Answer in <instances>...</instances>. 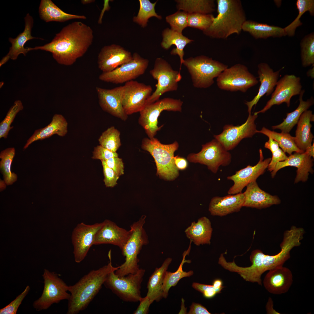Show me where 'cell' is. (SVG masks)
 Wrapping results in <instances>:
<instances>
[{
  "instance_id": "1",
  "label": "cell",
  "mask_w": 314,
  "mask_h": 314,
  "mask_svg": "<svg viewBox=\"0 0 314 314\" xmlns=\"http://www.w3.org/2000/svg\"><path fill=\"white\" fill-rule=\"evenodd\" d=\"M93 39V32L90 26L75 21L64 27L50 42L28 48L29 51L40 49L49 51L58 63L70 66L86 53Z\"/></svg>"
},
{
  "instance_id": "2",
  "label": "cell",
  "mask_w": 314,
  "mask_h": 314,
  "mask_svg": "<svg viewBox=\"0 0 314 314\" xmlns=\"http://www.w3.org/2000/svg\"><path fill=\"white\" fill-rule=\"evenodd\" d=\"M303 235L297 229L291 228L285 231L283 241L280 245L281 251L274 255L265 254L260 250L251 253L250 260L251 265L242 267L237 266L236 272L246 281L257 283L262 285V275L265 272L283 266L290 257V251L294 247L299 246Z\"/></svg>"
},
{
  "instance_id": "3",
  "label": "cell",
  "mask_w": 314,
  "mask_h": 314,
  "mask_svg": "<svg viewBox=\"0 0 314 314\" xmlns=\"http://www.w3.org/2000/svg\"><path fill=\"white\" fill-rule=\"evenodd\" d=\"M108 256L110 262L107 265L90 271L75 284L69 286L70 297L67 314H76L85 309L99 292L108 274L119 268L112 265L110 250Z\"/></svg>"
},
{
  "instance_id": "4",
  "label": "cell",
  "mask_w": 314,
  "mask_h": 314,
  "mask_svg": "<svg viewBox=\"0 0 314 314\" xmlns=\"http://www.w3.org/2000/svg\"><path fill=\"white\" fill-rule=\"evenodd\" d=\"M217 15L210 26L203 33L212 38L225 39L230 35L240 34L247 20L240 0H217Z\"/></svg>"
},
{
  "instance_id": "5",
  "label": "cell",
  "mask_w": 314,
  "mask_h": 314,
  "mask_svg": "<svg viewBox=\"0 0 314 314\" xmlns=\"http://www.w3.org/2000/svg\"><path fill=\"white\" fill-rule=\"evenodd\" d=\"M146 218V216H142L130 226L129 236L121 249L122 254L125 257V261L115 271L118 276L135 274L140 269L138 255L142 246L149 243L148 236L143 227Z\"/></svg>"
},
{
  "instance_id": "6",
  "label": "cell",
  "mask_w": 314,
  "mask_h": 314,
  "mask_svg": "<svg viewBox=\"0 0 314 314\" xmlns=\"http://www.w3.org/2000/svg\"><path fill=\"white\" fill-rule=\"evenodd\" d=\"M176 141L169 144L161 143L157 138H144L141 148L148 152L154 158L156 167L157 174L166 180L175 179L179 175L174 163V154L179 147Z\"/></svg>"
},
{
  "instance_id": "7",
  "label": "cell",
  "mask_w": 314,
  "mask_h": 314,
  "mask_svg": "<svg viewBox=\"0 0 314 314\" xmlns=\"http://www.w3.org/2000/svg\"><path fill=\"white\" fill-rule=\"evenodd\" d=\"M183 64L190 75L193 86L199 88L211 86L214 78L228 68L226 65L204 55L185 59Z\"/></svg>"
},
{
  "instance_id": "8",
  "label": "cell",
  "mask_w": 314,
  "mask_h": 314,
  "mask_svg": "<svg viewBox=\"0 0 314 314\" xmlns=\"http://www.w3.org/2000/svg\"><path fill=\"white\" fill-rule=\"evenodd\" d=\"M145 272L144 269L140 268L135 274L119 277L112 272L108 274L104 284L124 301L138 302L142 297L141 286Z\"/></svg>"
},
{
  "instance_id": "9",
  "label": "cell",
  "mask_w": 314,
  "mask_h": 314,
  "mask_svg": "<svg viewBox=\"0 0 314 314\" xmlns=\"http://www.w3.org/2000/svg\"><path fill=\"white\" fill-rule=\"evenodd\" d=\"M42 276L44 280L42 293L33 303V307L37 311L47 309L53 304L69 299L70 294L68 292L69 286L56 273L45 269Z\"/></svg>"
},
{
  "instance_id": "10",
  "label": "cell",
  "mask_w": 314,
  "mask_h": 314,
  "mask_svg": "<svg viewBox=\"0 0 314 314\" xmlns=\"http://www.w3.org/2000/svg\"><path fill=\"white\" fill-rule=\"evenodd\" d=\"M183 103L180 99L165 98L145 106L140 112L138 123L149 138H154L163 126H158V119L161 113L165 110L181 112Z\"/></svg>"
},
{
  "instance_id": "11",
  "label": "cell",
  "mask_w": 314,
  "mask_h": 314,
  "mask_svg": "<svg viewBox=\"0 0 314 314\" xmlns=\"http://www.w3.org/2000/svg\"><path fill=\"white\" fill-rule=\"evenodd\" d=\"M149 72L158 82L155 90L147 99L146 105L158 100L165 92L176 90L178 83L182 78L180 72L174 70L166 60L160 57L156 59L154 68Z\"/></svg>"
},
{
  "instance_id": "12",
  "label": "cell",
  "mask_w": 314,
  "mask_h": 314,
  "mask_svg": "<svg viewBox=\"0 0 314 314\" xmlns=\"http://www.w3.org/2000/svg\"><path fill=\"white\" fill-rule=\"evenodd\" d=\"M187 159L190 162L206 165L209 170L215 174L220 166H226L229 165L231 156L215 139L202 145L201 151L198 153L189 154Z\"/></svg>"
},
{
  "instance_id": "13",
  "label": "cell",
  "mask_w": 314,
  "mask_h": 314,
  "mask_svg": "<svg viewBox=\"0 0 314 314\" xmlns=\"http://www.w3.org/2000/svg\"><path fill=\"white\" fill-rule=\"evenodd\" d=\"M258 83V81L244 65L237 64L225 69L217 77V83L220 89L231 91L247 90Z\"/></svg>"
},
{
  "instance_id": "14",
  "label": "cell",
  "mask_w": 314,
  "mask_h": 314,
  "mask_svg": "<svg viewBox=\"0 0 314 314\" xmlns=\"http://www.w3.org/2000/svg\"><path fill=\"white\" fill-rule=\"evenodd\" d=\"M149 61L134 53L132 59L112 71L102 73L99 76L101 81L114 84H122L133 80L145 73Z\"/></svg>"
},
{
  "instance_id": "15",
  "label": "cell",
  "mask_w": 314,
  "mask_h": 314,
  "mask_svg": "<svg viewBox=\"0 0 314 314\" xmlns=\"http://www.w3.org/2000/svg\"><path fill=\"white\" fill-rule=\"evenodd\" d=\"M152 91L151 86L142 83L132 80L125 83L123 86L122 101L126 113L128 115L140 112Z\"/></svg>"
},
{
  "instance_id": "16",
  "label": "cell",
  "mask_w": 314,
  "mask_h": 314,
  "mask_svg": "<svg viewBox=\"0 0 314 314\" xmlns=\"http://www.w3.org/2000/svg\"><path fill=\"white\" fill-rule=\"evenodd\" d=\"M276 86L270 99L265 106L254 114L258 115L260 113H264L273 106L279 105L283 103H286L289 107L292 97L299 94L302 90L300 78L293 74L285 75L278 81Z\"/></svg>"
},
{
  "instance_id": "17",
  "label": "cell",
  "mask_w": 314,
  "mask_h": 314,
  "mask_svg": "<svg viewBox=\"0 0 314 314\" xmlns=\"http://www.w3.org/2000/svg\"><path fill=\"white\" fill-rule=\"evenodd\" d=\"M258 115L249 114L246 122L240 125H226L220 134L215 135V139L219 141L227 151L236 147L242 139L252 137L257 133L255 121Z\"/></svg>"
},
{
  "instance_id": "18",
  "label": "cell",
  "mask_w": 314,
  "mask_h": 314,
  "mask_svg": "<svg viewBox=\"0 0 314 314\" xmlns=\"http://www.w3.org/2000/svg\"><path fill=\"white\" fill-rule=\"evenodd\" d=\"M102 224V222L92 225L81 222L74 229L71 239L76 263H80L86 256L90 248L94 245L95 235Z\"/></svg>"
},
{
  "instance_id": "19",
  "label": "cell",
  "mask_w": 314,
  "mask_h": 314,
  "mask_svg": "<svg viewBox=\"0 0 314 314\" xmlns=\"http://www.w3.org/2000/svg\"><path fill=\"white\" fill-rule=\"evenodd\" d=\"M260 159L258 163L254 166L250 165L237 171L227 179L233 181V185L228 191L229 195H234L242 192L243 188L250 183L255 181L258 178L265 172L270 163L271 158L264 160L262 150H259Z\"/></svg>"
},
{
  "instance_id": "20",
  "label": "cell",
  "mask_w": 314,
  "mask_h": 314,
  "mask_svg": "<svg viewBox=\"0 0 314 314\" xmlns=\"http://www.w3.org/2000/svg\"><path fill=\"white\" fill-rule=\"evenodd\" d=\"M132 58L131 53L120 45H106L98 54V67L102 73L109 72L129 61Z\"/></svg>"
},
{
  "instance_id": "21",
  "label": "cell",
  "mask_w": 314,
  "mask_h": 314,
  "mask_svg": "<svg viewBox=\"0 0 314 314\" xmlns=\"http://www.w3.org/2000/svg\"><path fill=\"white\" fill-rule=\"evenodd\" d=\"M123 86L112 89H106L97 87L99 104L102 109L113 116L125 121L128 115L123 108L122 101Z\"/></svg>"
},
{
  "instance_id": "22",
  "label": "cell",
  "mask_w": 314,
  "mask_h": 314,
  "mask_svg": "<svg viewBox=\"0 0 314 314\" xmlns=\"http://www.w3.org/2000/svg\"><path fill=\"white\" fill-rule=\"evenodd\" d=\"M97 232L93 245L111 244L118 247L121 250L127 240L129 231L120 227L115 222L106 219Z\"/></svg>"
},
{
  "instance_id": "23",
  "label": "cell",
  "mask_w": 314,
  "mask_h": 314,
  "mask_svg": "<svg viewBox=\"0 0 314 314\" xmlns=\"http://www.w3.org/2000/svg\"><path fill=\"white\" fill-rule=\"evenodd\" d=\"M293 282L292 273L283 266L269 270L263 281L264 286L270 293L275 295L286 293Z\"/></svg>"
},
{
  "instance_id": "24",
  "label": "cell",
  "mask_w": 314,
  "mask_h": 314,
  "mask_svg": "<svg viewBox=\"0 0 314 314\" xmlns=\"http://www.w3.org/2000/svg\"><path fill=\"white\" fill-rule=\"evenodd\" d=\"M311 157L305 151L291 154L285 160L276 163L274 170L271 172L272 177H274L277 172L281 168L288 166H293L297 168L295 183L305 182L308 179L309 172H313V160Z\"/></svg>"
},
{
  "instance_id": "25",
  "label": "cell",
  "mask_w": 314,
  "mask_h": 314,
  "mask_svg": "<svg viewBox=\"0 0 314 314\" xmlns=\"http://www.w3.org/2000/svg\"><path fill=\"white\" fill-rule=\"evenodd\" d=\"M258 67V73L261 84L257 94L252 100L245 103L247 106L249 114L251 113L253 106L256 105L262 97L265 94L268 96L272 93L278 81L280 72L283 69L274 72L268 64L263 63L259 64Z\"/></svg>"
},
{
  "instance_id": "26",
  "label": "cell",
  "mask_w": 314,
  "mask_h": 314,
  "mask_svg": "<svg viewBox=\"0 0 314 314\" xmlns=\"http://www.w3.org/2000/svg\"><path fill=\"white\" fill-rule=\"evenodd\" d=\"M246 186V189L243 193L245 198L243 207L261 209L281 203L277 196L271 195L262 190L256 181Z\"/></svg>"
},
{
  "instance_id": "27",
  "label": "cell",
  "mask_w": 314,
  "mask_h": 314,
  "mask_svg": "<svg viewBox=\"0 0 314 314\" xmlns=\"http://www.w3.org/2000/svg\"><path fill=\"white\" fill-rule=\"evenodd\" d=\"M243 193L229 195L223 197H213L209 204L208 210L213 216L222 217L240 211L244 201Z\"/></svg>"
},
{
  "instance_id": "28",
  "label": "cell",
  "mask_w": 314,
  "mask_h": 314,
  "mask_svg": "<svg viewBox=\"0 0 314 314\" xmlns=\"http://www.w3.org/2000/svg\"><path fill=\"white\" fill-rule=\"evenodd\" d=\"M25 28L23 32L15 38H10L9 41L12 44L9 52L2 59V61L6 63L10 58L12 60H16L18 56L23 54L25 56L29 51L28 48H25L24 45L28 40L34 39L39 38L33 37L31 35V30L33 24V19L32 17L29 13H27L24 18Z\"/></svg>"
},
{
  "instance_id": "29",
  "label": "cell",
  "mask_w": 314,
  "mask_h": 314,
  "mask_svg": "<svg viewBox=\"0 0 314 314\" xmlns=\"http://www.w3.org/2000/svg\"><path fill=\"white\" fill-rule=\"evenodd\" d=\"M67 126L68 123L64 117L60 114H55L48 125L35 131L32 135L27 140L23 149H26L35 141L44 140L55 134L64 137L67 133Z\"/></svg>"
},
{
  "instance_id": "30",
  "label": "cell",
  "mask_w": 314,
  "mask_h": 314,
  "mask_svg": "<svg viewBox=\"0 0 314 314\" xmlns=\"http://www.w3.org/2000/svg\"><path fill=\"white\" fill-rule=\"evenodd\" d=\"M213 231L210 220L206 217H202L197 222H192L185 230L187 237L197 246L210 244Z\"/></svg>"
},
{
  "instance_id": "31",
  "label": "cell",
  "mask_w": 314,
  "mask_h": 314,
  "mask_svg": "<svg viewBox=\"0 0 314 314\" xmlns=\"http://www.w3.org/2000/svg\"><path fill=\"white\" fill-rule=\"evenodd\" d=\"M314 120L312 112L307 110L302 114L297 123L295 141L297 147L304 152L312 145L314 136L311 132V122Z\"/></svg>"
},
{
  "instance_id": "32",
  "label": "cell",
  "mask_w": 314,
  "mask_h": 314,
  "mask_svg": "<svg viewBox=\"0 0 314 314\" xmlns=\"http://www.w3.org/2000/svg\"><path fill=\"white\" fill-rule=\"evenodd\" d=\"M162 35L163 40L161 45L163 48L167 50L172 45L176 46V48L173 49L171 51V54L172 55H177L179 56L180 61V70H181L182 64L184 60L183 58L184 54V49L187 44L191 42L193 40L183 35L182 33L169 28L163 30Z\"/></svg>"
},
{
  "instance_id": "33",
  "label": "cell",
  "mask_w": 314,
  "mask_h": 314,
  "mask_svg": "<svg viewBox=\"0 0 314 314\" xmlns=\"http://www.w3.org/2000/svg\"><path fill=\"white\" fill-rule=\"evenodd\" d=\"M40 18L46 22H64L73 19H85L83 15H77L65 13L51 0H41L39 8Z\"/></svg>"
},
{
  "instance_id": "34",
  "label": "cell",
  "mask_w": 314,
  "mask_h": 314,
  "mask_svg": "<svg viewBox=\"0 0 314 314\" xmlns=\"http://www.w3.org/2000/svg\"><path fill=\"white\" fill-rule=\"evenodd\" d=\"M242 30L249 33L256 39L281 37L287 35L284 28L251 20H247L244 22Z\"/></svg>"
},
{
  "instance_id": "35",
  "label": "cell",
  "mask_w": 314,
  "mask_h": 314,
  "mask_svg": "<svg viewBox=\"0 0 314 314\" xmlns=\"http://www.w3.org/2000/svg\"><path fill=\"white\" fill-rule=\"evenodd\" d=\"M172 260L170 258L166 259L161 267L156 268L149 277L147 296L152 302L154 301H158L163 297L162 287L165 276Z\"/></svg>"
},
{
  "instance_id": "36",
  "label": "cell",
  "mask_w": 314,
  "mask_h": 314,
  "mask_svg": "<svg viewBox=\"0 0 314 314\" xmlns=\"http://www.w3.org/2000/svg\"><path fill=\"white\" fill-rule=\"evenodd\" d=\"M304 92V90H302L299 94V104L297 108L293 111L287 113L286 117L283 119L281 123L272 126L273 129H279L282 132L289 133L293 127L297 124L302 114L308 110L314 103L312 97L306 101L303 100V96Z\"/></svg>"
},
{
  "instance_id": "37",
  "label": "cell",
  "mask_w": 314,
  "mask_h": 314,
  "mask_svg": "<svg viewBox=\"0 0 314 314\" xmlns=\"http://www.w3.org/2000/svg\"><path fill=\"white\" fill-rule=\"evenodd\" d=\"M192 242V241L190 240L188 249L183 253L182 261L177 270L174 272L167 271L166 272L162 287L163 297L166 298L167 297L170 288L172 286H175L181 279L189 277L193 274L194 272L192 270L186 272L183 270V266L185 263L191 262L190 260H186L185 257L190 252Z\"/></svg>"
},
{
  "instance_id": "38",
  "label": "cell",
  "mask_w": 314,
  "mask_h": 314,
  "mask_svg": "<svg viewBox=\"0 0 314 314\" xmlns=\"http://www.w3.org/2000/svg\"><path fill=\"white\" fill-rule=\"evenodd\" d=\"M257 133H262L268 137H270L276 141L282 150L287 153L290 155L293 152L302 153L304 152L299 149L295 143L294 137L291 136L288 133L281 132L277 133L272 131L265 127H263L260 131L257 130Z\"/></svg>"
},
{
  "instance_id": "39",
  "label": "cell",
  "mask_w": 314,
  "mask_h": 314,
  "mask_svg": "<svg viewBox=\"0 0 314 314\" xmlns=\"http://www.w3.org/2000/svg\"><path fill=\"white\" fill-rule=\"evenodd\" d=\"M177 8L188 13L210 14L215 10L214 1L213 0H177Z\"/></svg>"
},
{
  "instance_id": "40",
  "label": "cell",
  "mask_w": 314,
  "mask_h": 314,
  "mask_svg": "<svg viewBox=\"0 0 314 314\" xmlns=\"http://www.w3.org/2000/svg\"><path fill=\"white\" fill-rule=\"evenodd\" d=\"M15 152L14 148L10 147L3 150L0 154V169L4 181L8 185L12 184L17 179V175L11 171V165Z\"/></svg>"
},
{
  "instance_id": "41",
  "label": "cell",
  "mask_w": 314,
  "mask_h": 314,
  "mask_svg": "<svg viewBox=\"0 0 314 314\" xmlns=\"http://www.w3.org/2000/svg\"><path fill=\"white\" fill-rule=\"evenodd\" d=\"M157 1L154 3L149 0H139L140 8L137 16L133 17V20L143 28L146 27L148 19L154 17L158 19L162 18L155 11V6Z\"/></svg>"
},
{
  "instance_id": "42",
  "label": "cell",
  "mask_w": 314,
  "mask_h": 314,
  "mask_svg": "<svg viewBox=\"0 0 314 314\" xmlns=\"http://www.w3.org/2000/svg\"><path fill=\"white\" fill-rule=\"evenodd\" d=\"M120 132L114 126L103 132L98 139L100 145L114 152H116L121 145Z\"/></svg>"
},
{
  "instance_id": "43",
  "label": "cell",
  "mask_w": 314,
  "mask_h": 314,
  "mask_svg": "<svg viewBox=\"0 0 314 314\" xmlns=\"http://www.w3.org/2000/svg\"><path fill=\"white\" fill-rule=\"evenodd\" d=\"M296 5L299 11L298 16L292 22L284 28L287 35L290 36H293L297 27L302 25L300 19L305 12L309 11L311 15H314V0H297Z\"/></svg>"
},
{
  "instance_id": "44",
  "label": "cell",
  "mask_w": 314,
  "mask_h": 314,
  "mask_svg": "<svg viewBox=\"0 0 314 314\" xmlns=\"http://www.w3.org/2000/svg\"><path fill=\"white\" fill-rule=\"evenodd\" d=\"M301 59L302 66L306 67L314 65V34L305 36L300 43Z\"/></svg>"
},
{
  "instance_id": "45",
  "label": "cell",
  "mask_w": 314,
  "mask_h": 314,
  "mask_svg": "<svg viewBox=\"0 0 314 314\" xmlns=\"http://www.w3.org/2000/svg\"><path fill=\"white\" fill-rule=\"evenodd\" d=\"M23 108L21 101L17 100L11 107L4 119L0 123V138H7L9 131L13 127L10 125L17 114Z\"/></svg>"
},
{
  "instance_id": "46",
  "label": "cell",
  "mask_w": 314,
  "mask_h": 314,
  "mask_svg": "<svg viewBox=\"0 0 314 314\" xmlns=\"http://www.w3.org/2000/svg\"><path fill=\"white\" fill-rule=\"evenodd\" d=\"M214 17L211 14L188 13V26L198 28L203 31L210 26Z\"/></svg>"
},
{
  "instance_id": "47",
  "label": "cell",
  "mask_w": 314,
  "mask_h": 314,
  "mask_svg": "<svg viewBox=\"0 0 314 314\" xmlns=\"http://www.w3.org/2000/svg\"><path fill=\"white\" fill-rule=\"evenodd\" d=\"M188 13L185 11L179 10L167 16L165 19L170 25L171 29L182 33L183 30L188 26Z\"/></svg>"
},
{
  "instance_id": "48",
  "label": "cell",
  "mask_w": 314,
  "mask_h": 314,
  "mask_svg": "<svg viewBox=\"0 0 314 314\" xmlns=\"http://www.w3.org/2000/svg\"><path fill=\"white\" fill-rule=\"evenodd\" d=\"M30 287L27 286L24 290L8 305L0 309V314H15L18 308L28 294Z\"/></svg>"
},
{
  "instance_id": "49",
  "label": "cell",
  "mask_w": 314,
  "mask_h": 314,
  "mask_svg": "<svg viewBox=\"0 0 314 314\" xmlns=\"http://www.w3.org/2000/svg\"><path fill=\"white\" fill-rule=\"evenodd\" d=\"M193 288L203 293L204 296L207 298L214 297L216 294L220 293L223 288H217L213 285H206L194 282L192 283Z\"/></svg>"
},
{
  "instance_id": "50",
  "label": "cell",
  "mask_w": 314,
  "mask_h": 314,
  "mask_svg": "<svg viewBox=\"0 0 314 314\" xmlns=\"http://www.w3.org/2000/svg\"><path fill=\"white\" fill-rule=\"evenodd\" d=\"M104 176V182L106 187H113L117 184L119 176L109 167L104 160H101Z\"/></svg>"
},
{
  "instance_id": "51",
  "label": "cell",
  "mask_w": 314,
  "mask_h": 314,
  "mask_svg": "<svg viewBox=\"0 0 314 314\" xmlns=\"http://www.w3.org/2000/svg\"><path fill=\"white\" fill-rule=\"evenodd\" d=\"M92 158L105 161L111 158L118 157L117 152L112 151L100 145L94 147Z\"/></svg>"
},
{
  "instance_id": "52",
  "label": "cell",
  "mask_w": 314,
  "mask_h": 314,
  "mask_svg": "<svg viewBox=\"0 0 314 314\" xmlns=\"http://www.w3.org/2000/svg\"><path fill=\"white\" fill-rule=\"evenodd\" d=\"M107 165L119 176L124 174V165L122 159L118 157L111 158L105 161Z\"/></svg>"
},
{
  "instance_id": "53",
  "label": "cell",
  "mask_w": 314,
  "mask_h": 314,
  "mask_svg": "<svg viewBox=\"0 0 314 314\" xmlns=\"http://www.w3.org/2000/svg\"><path fill=\"white\" fill-rule=\"evenodd\" d=\"M271 152L272 153V157L267 167L268 170L270 172L274 170L278 162L284 161L288 157L285 153L280 148Z\"/></svg>"
},
{
  "instance_id": "54",
  "label": "cell",
  "mask_w": 314,
  "mask_h": 314,
  "mask_svg": "<svg viewBox=\"0 0 314 314\" xmlns=\"http://www.w3.org/2000/svg\"><path fill=\"white\" fill-rule=\"evenodd\" d=\"M139 302V305L136 309L134 311L133 314H147L149 312V306L153 302L147 295L144 297H142Z\"/></svg>"
},
{
  "instance_id": "55",
  "label": "cell",
  "mask_w": 314,
  "mask_h": 314,
  "mask_svg": "<svg viewBox=\"0 0 314 314\" xmlns=\"http://www.w3.org/2000/svg\"><path fill=\"white\" fill-rule=\"evenodd\" d=\"M189 314H210L206 308L201 304L193 303L190 306Z\"/></svg>"
},
{
  "instance_id": "56",
  "label": "cell",
  "mask_w": 314,
  "mask_h": 314,
  "mask_svg": "<svg viewBox=\"0 0 314 314\" xmlns=\"http://www.w3.org/2000/svg\"><path fill=\"white\" fill-rule=\"evenodd\" d=\"M174 160L175 166L178 170H183L187 168L188 163L184 158L177 156L174 157Z\"/></svg>"
},
{
  "instance_id": "57",
  "label": "cell",
  "mask_w": 314,
  "mask_h": 314,
  "mask_svg": "<svg viewBox=\"0 0 314 314\" xmlns=\"http://www.w3.org/2000/svg\"><path fill=\"white\" fill-rule=\"evenodd\" d=\"M267 312L268 314H279L273 308V301L271 298L269 297L266 306Z\"/></svg>"
},
{
  "instance_id": "58",
  "label": "cell",
  "mask_w": 314,
  "mask_h": 314,
  "mask_svg": "<svg viewBox=\"0 0 314 314\" xmlns=\"http://www.w3.org/2000/svg\"><path fill=\"white\" fill-rule=\"evenodd\" d=\"M109 0H104V8L100 14L99 19L98 21V23L101 24L102 23V19L104 13L106 10H108L110 9V6L109 5Z\"/></svg>"
},
{
  "instance_id": "59",
  "label": "cell",
  "mask_w": 314,
  "mask_h": 314,
  "mask_svg": "<svg viewBox=\"0 0 314 314\" xmlns=\"http://www.w3.org/2000/svg\"><path fill=\"white\" fill-rule=\"evenodd\" d=\"M222 281L220 279L215 280L213 283V285L215 287L217 288H223L224 287L222 286Z\"/></svg>"
},
{
  "instance_id": "60",
  "label": "cell",
  "mask_w": 314,
  "mask_h": 314,
  "mask_svg": "<svg viewBox=\"0 0 314 314\" xmlns=\"http://www.w3.org/2000/svg\"><path fill=\"white\" fill-rule=\"evenodd\" d=\"M314 143L313 142V144L310 147H308L305 151L311 157H313V158H314Z\"/></svg>"
},
{
  "instance_id": "61",
  "label": "cell",
  "mask_w": 314,
  "mask_h": 314,
  "mask_svg": "<svg viewBox=\"0 0 314 314\" xmlns=\"http://www.w3.org/2000/svg\"><path fill=\"white\" fill-rule=\"evenodd\" d=\"M314 66L313 67L309 69L307 72V75L308 76L311 77L312 78H314Z\"/></svg>"
},
{
  "instance_id": "62",
  "label": "cell",
  "mask_w": 314,
  "mask_h": 314,
  "mask_svg": "<svg viewBox=\"0 0 314 314\" xmlns=\"http://www.w3.org/2000/svg\"><path fill=\"white\" fill-rule=\"evenodd\" d=\"M5 181L0 180V191H2L6 187Z\"/></svg>"
},
{
  "instance_id": "63",
  "label": "cell",
  "mask_w": 314,
  "mask_h": 314,
  "mask_svg": "<svg viewBox=\"0 0 314 314\" xmlns=\"http://www.w3.org/2000/svg\"><path fill=\"white\" fill-rule=\"evenodd\" d=\"M94 0H81V2L83 4H86L94 2Z\"/></svg>"
}]
</instances>
